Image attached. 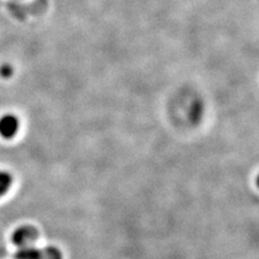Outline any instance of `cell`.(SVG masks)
<instances>
[{"mask_svg": "<svg viewBox=\"0 0 259 259\" xmlns=\"http://www.w3.org/2000/svg\"><path fill=\"white\" fill-rule=\"evenodd\" d=\"M20 119L12 113L4 115L0 118V136L5 140H12L19 133Z\"/></svg>", "mask_w": 259, "mask_h": 259, "instance_id": "6da1fadb", "label": "cell"}, {"mask_svg": "<svg viewBox=\"0 0 259 259\" xmlns=\"http://www.w3.org/2000/svg\"><path fill=\"white\" fill-rule=\"evenodd\" d=\"M37 230L30 226H23L16 229L13 233V242L20 247L31 245V243L37 239Z\"/></svg>", "mask_w": 259, "mask_h": 259, "instance_id": "7a4b0ae2", "label": "cell"}, {"mask_svg": "<svg viewBox=\"0 0 259 259\" xmlns=\"http://www.w3.org/2000/svg\"><path fill=\"white\" fill-rule=\"evenodd\" d=\"M40 249L28 245L21 247L15 254V259H39Z\"/></svg>", "mask_w": 259, "mask_h": 259, "instance_id": "3957f363", "label": "cell"}, {"mask_svg": "<svg viewBox=\"0 0 259 259\" xmlns=\"http://www.w3.org/2000/svg\"><path fill=\"white\" fill-rule=\"evenodd\" d=\"M39 259H63V256L59 248L54 246H47L40 249Z\"/></svg>", "mask_w": 259, "mask_h": 259, "instance_id": "277c9868", "label": "cell"}, {"mask_svg": "<svg viewBox=\"0 0 259 259\" xmlns=\"http://www.w3.org/2000/svg\"><path fill=\"white\" fill-rule=\"evenodd\" d=\"M12 185V176L9 172L0 171V197L8 192Z\"/></svg>", "mask_w": 259, "mask_h": 259, "instance_id": "5b68a950", "label": "cell"}, {"mask_svg": "<svg viewBox=\"0 0 259 259\" xmlns=\"http://www.w3.org/2000/svg\"><path fill=\"white\" fill-rule=\"evenodd\" d=\"M12 71L13 70L10 66H5L2 68V70H0V74H2V76H4V77H9V76H11Z\"/></svg>", "mask_w": 259, "mask_h": 259, "instance_id": "8992f818", "label": "cell"}, {"mask_svg": "<svg viewBox=\"0 0 259 259\" xmlns=\"http://www.w3.org/2000/svg\"><path fill=\"white\" fill-rule=\"evenodd\" d=\"M257 185H258V187H259V175L257 177Z\"/></svg>", "mask_w": 259, "mask_h": 259, "instance_id": "52a82bcc", "label": "cell"}]
</instances>
